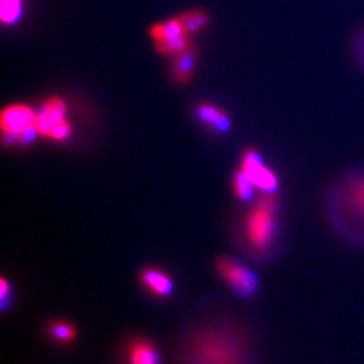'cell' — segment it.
<instances>
[{
	"mask_svg": "<svg viewBox=\"0 0 364 364\" xmlns=\"http://www.w3.org/2000/svg\"><path fill=\"white\" fill-rule=\"evenodd\" d=\"M49 333L54 340L61 343H69L76 338V329L66 321H54L49 326Z\"/></svg>",
	"mask_w": 364,
	"mask_h": 364,
	"instance_id": "cell-16",
	"label": "cell"
},
{
	"mask_svg": "<svg viewBox=\"0 0 364 364\" xmlns=\"http://www.w3.org/2000/svg\"><path fill=\"white\" fill-rule=\"evenodd\" d=\"M141 282L156 297H166L173 291V281L168 274L159 269H146L141 274Z\"/></svg>",
	"mask_w": 364,
	"mask_h": 364,
	"instance_id": "cell-8",
	"label": "cell"
},
{
	"mask_svg": "<svg viewBox=\"0 0 364 364\" xmlns=\"http://www.w3.org/2000/svg\"><path fill=\"white\" fill-rule=\"evenodd\" d=\"M22 14V0H1L0 16L4 25L14 23Z\"/></svg>",
	"mask_w": 364,
	"mask_h": 364,
	"instance_id": "cell-17",
	"label": "cell"
},
{
	"mask_svg": "<svg viewBox=\"0 0 364 364\" xmlns=\"http://www.w3.org/2000/svg\"><path fill=\"white\" fill-rule=\"evenodd\" d=\"M197 114L215 130L224 132L230 129V119L215 105H207V103L200 105L197 107Z\"/></svg>",
	"mask_w": 364,
	"mask_h": 364,
	"instance_id": "cell-12",
	"label": "cell"
},
{
	"mask_svg": "<svg viewBox=\"0 0 364 364\" xmlns=\"http://www.w3.org/2000/svg\"><path fill=\"white\" fill-rule=\"evenodd\" d=\"M36 129L41 136L61 142L70 136L72 127L66 120L65 102L52 97L45 102L36 119Z\"/></svg>",
	"mask_w": 364,
	"mask_h": 364,
	"instance_id": "cell-5",
	"label": "cell"
},
{
	"mask_svg": "<svg viewBox=\"0 0 364 364\" xmlns=\"http://www.w3.org/2000/svg\"><path fill=\"white\" fill-rule=\"evenodd\" d=\"M254 186H255L254 182L251 181L247 174L243 173L242 170H239V171L235 174V195L237 196L240 200H243V201L251 200L252 193H254Z\"/></svg>",
	"mask_w": 364,
	"mask_h": 364,
	"instance_id": "cell-15",
	"label": "cell"
},
{
	"mask_svg": "<svg viewBox=\"0 0 364 364\" xmlns=\"http://www.w3.org/2000/svg\"><path fill=\"white\" fill-rule=\"evenodd\" d=\"M195 65V46H191L189 49L174 55V63H173L174 77L180 82H188L193 76Z\"/></svg>",
	"mask_w": 364,
	"mask_h": 364,
	"instance_id": "cell-9",
	"label": "cell"
},
{
	"mask_svg": "<svg viewBox=\"0 0 364 364\" xmlns=\"http://www.w3.org/2000/svg\"><path fill=\"white\" fill-rule=\"evenodd\" d=\"M192 364H242L237 343L221 333H208L197 338L192 348Z\"/></svg>",
	"mask_w": 364,
	"mask_h": 364,
	"instance_id": "cell-2",
	"label": "cell"
},
{
	"mask_svg": "<svg viewBox=\"0 0 364 364\" xmlns=\"http://www.w3.org/2000/svg\"><path fill=\"white\" fill-rule=\"evenodd\" d=\"M277 200L272 193L260 197L257 205L250 210L246 220V232L250 243L257 250H264L273 242L275 234Z\"/></svg>",
	"mask_w": 364,
	"mask_h": 364,
	"instance_id": "cell-4",
	"label": "cell"
},
{
	"mask_svg": "<svg viewBox=\"0 0 364 364\" xmlns=\"http://www.w3.org/2000/svg\"><path fill=\"white\" fill-rule=\"evenodd\" d=\"M188 38L189 37H180V38L166 39V41L156 42V49L161 54L174 57L183 50L189 49L191 46H193V43Z\"/></svg>",
	"mask_w": 364,
	"mask_h": 364,
	"instance_id": "cell-14",
	"label": "cell"
},
{
	"mask_svg": "<svg viewBox=\"0 0 364 364\" xmlns=\"http://www.w3.org/2000/svg\"><path fill=\"white\" fill-rule=\"evenodd\" d=\"M37 114L25 105H14L7 107L1 112V131L3 144L7 146H26L31 144L38 135L36 129Z\"/></svg>",
	"mask_w": 364,
	"mask_h": 364,
	"instance_id": "cell-3",
	"label": "cell"
},
{
	"mask_svg": "<svg viewBox=\"0 0 364 364\" xmlns=\"http://www.w3.org/2000/svg\"><path fill=\"white\" fill-rule=\"evenodd\" d=\"M359 48H360V53H362V57L364 58V36L360 39V43H359Z\"/></svg>",
	"mask_w": 364,
	"mask_h": 364,
	"instance_id": "cell-19",
	"label": "cell"
},
{
	"mask_svg": "<svg viewBox=\"0 0 364 364\" xmlns=\"http://www.w3.org/2000/svg\"><path fill=\"white\" fill-rule=\"evenodd\" d=\"M180 23H181L186 36L189 37L191 34H195L197 31H200L201 28L208 25V14L201 11V10H193V11H188V13L182 14L180 16H177Z\"/></svg>",
	"mask_w": 364,
	"mask_h": 364,
	"instance_id": "cell-13",
	"label": "cell"
},
{
	"mask_svg": "<svg viewBox=\"0 0 364 364\" xmlns=\"http://www.w3.org/2000/svg\"><path fill=\"white\" fill-rule=\"evenodd\" d=\"M240 170L247 174L250 180L254 182L257 188H259L266 193H273L278 188L277 176L263 165L259 154L254 150H248L245 154Z\"/></svg>",
	"mask_w": 364,
	"mask_h": 364,
	"instance_id": "cell-7",
	"label": "cell"
},
{
	"mask_svg": "<svg viewBox=\"0 0 364 364\" xmlns=\"http://www.w3.org/2000/svg\"><path fill=\"white\" fill-rule=\"evenodd\" d=\"M150 36H151V38L154 39V42L188 37L178 18H173L164 23H156L150 28Z\"/></svg>",
	"mask_w": 364,
	"mask_h": 364,
	"instance_id": "cell-11",
	"label": "cell"
},
{
	"mask_svg": "<svg viewBox=\"0 0 364 364\" xmlns=\"http://www.w3.org/2000/svg\"><path fill=\"white\" fill-rule=\"evenodd\" d=\"M338 195L335 197L336 204L333 205L335 209V220L338 223V228L350 232L353 228V224L356 225L358 234H363L364 231V176L363 177H353L351 180L346 181V183L338 188Z\"/></svg>",
	"mask_w": 364,
	"mask_h": 364,
	"instance_id": "cell-1",
	"label": "cell"
},
{
	"mask_svg": "<svg viewBox=\"0 0 364 364\" xmlns=\"http://www.w3.org/2000/svg\"><path fill=\"white\" fill-rule=\"evenodd\" d=\"M218 272L221 278L242 297H251L258 290V278L237 260L221 258L218 260Z\"/></svg>",
	"mask_w": 364,
	"mask_h": 364,
	"instance_id": "cell-6",
	"label": "cell"
},
{
	"mask_svg": "<svg viewBox=\"0 0 364 364\" xmlns=\"http://www.w3.org/2000/svg\"><path fill=\"white\" fill-rule=\"evenodd\" d=\"M0 296H1V305H3V308H6V301L10 299L9 297V294H10V290H11V287L9 285V282L3 278L1 279V287H0Z\"/></svg>",
	"mask_w": 364,
	"mask_h": 364,
	"instance_id": "cell-18",
	"label": "cell"
},
{
	"mask_svg": "<svg viewBox=\"0 0 364 364\" xmlns=\"http://www.w3.org/2000/svg\"><path fill=\"white\" fill-rule=\"evenodd\" d=\"M130 364H159V355L156 347L147 340H136L129 351Z\"/></svg>",
	"mask_w": 364,
	"mask_h": 364,
	"instance_id": "cell-10",
	"label": "cell"
}]
</instances>
